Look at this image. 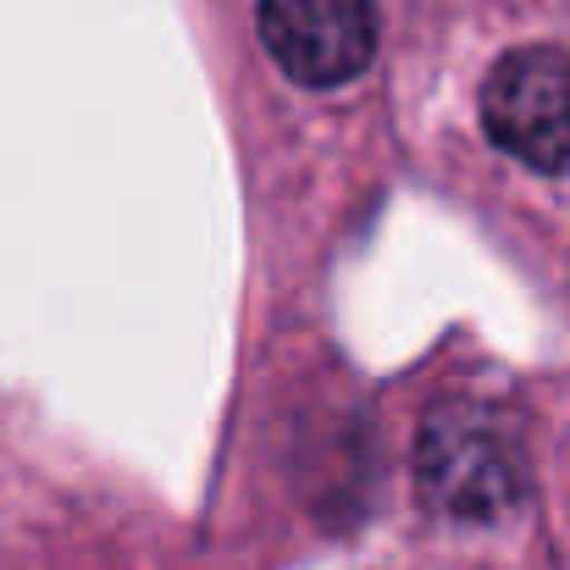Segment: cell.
Listing matches in <instances>:
<instances>
[{
  "mask_svg": "<svg viewBox=\"0 0 570 570\" xmlns=\"http://www.w3.org/2000/svg\"><path fill=\"white\" fill-rule=\"evenodd\" d=\"M415 476L426 504L454 521H493L521 499V460L504 421L460 399L432 404L415 443Z\"/></svg>",
  "mask_w": 570,
  "mask_h": 570,
  "instance_id": "1",
  "label": "cell"
},
{
  "mask_svg": "<svg viewBox=\"0 0 570 570\" xmlns=\"http://www.w3.org/2000/svg\"><path fill=\"white\" fill-rule=\"evenodd\" d=\"M488 139L543 178L570 173V56L554 45L510 50L482 83Z\"/></svg>",
  "mask_w": 570,
  "mask_h": 570,
  "instance_id": "2",
  "label": "cell"
},
{
  "mask_svg": "<svg viewBox=\"0 0 570 570\" xmlns=\"http://www.w3.org/2000/svg\"><path fill=\"white\" fill-rule=\"evenodd\" d=\"M261 45L305 89H338L377 50L372 0H261Z\"/></svg>",
  "mask_w": 570,
  "mask_h": 570,
  "instance_id": "3",
  "label": "cell"
}]
</instances>
